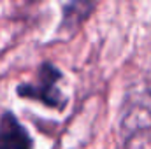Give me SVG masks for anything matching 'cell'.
I'll return each mask as SVG.
<instances>
[{"mask_svg":"<svg viewBox=\"0 0 151 149\" xmlns=\"http://www.w3.org/2000/svg\"><path fill=\"white\" fill-rule=\"evenodd\" d=\"M62 77L60 70L55 69L51 63H44L39 70V81L35 84H23L18 88V95L23 98H34L40 100L42 104L49 105V107H56V109H63V105L67 104V98L62 95V91L58 90L56 82Z\"/></svg>","mask_w":151,"mask_h":149,"instance_id":"1","label":"cell"},{"mask_svg":"<svg viewBox=\"0 0 151 149\" xmlns=\"http://www.w3.org/2000/svg\"><path fill=\"white\" fill-rule=\"evenodd\" d=\"M28 132L19 125L14 114L5 112L0 119V148H32Z\"/></svg>","mask_w":151,"mask_h":149,"instance_id":"2","label":"cell"}]
</instances>
